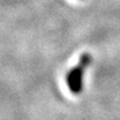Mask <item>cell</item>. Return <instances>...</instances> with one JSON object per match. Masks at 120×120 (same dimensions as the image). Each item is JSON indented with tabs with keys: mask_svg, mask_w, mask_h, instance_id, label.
I'll list each match as a JSON object with an SVG mask.
<instances>
[{
	"mask_svg": "<svg viewBox=\"0 0 120 120\" xmlns=\"http://www.w3.org/2000/svg\"><path fill=\"white\" fill-rule=\"evenodd\" d=\"M91 62V56L89 53L81 55L79 62L75 66L66 76V81L69 90L73 94H79L83 88V73Z\"/></svg>",
	"mask_w": 120,
	"mask_h": 120,
	"instance_id": "1",
	"label": "cell"
}]
</instances>
